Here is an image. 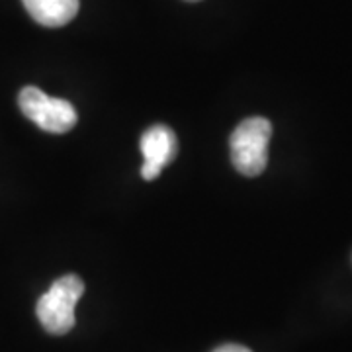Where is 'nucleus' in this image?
Wrapping results in <instances>:
<instances>
[{
  "instance_id": "4",
  "label": "nucleus",
  "mask_w": 352,
  "mask_h": 352,
  "mask_svg": "<svg viewBox=\"0 0 352 352\" xmlns=\"http://www.w3.org/2000/svg\"><path fill=\"white\" fill-rule=\"evenodd\" d=\"M139 147L143 153L145 163L141 166V176L143 180H155L161 175L166 164L170 163L178 153V141H176L175 131L166 126L149 127L139 141Z\"/></svg>"
},
{
  "instance_id": "7",
  "label": "nucleus",
  "mask_w": 352,
  "mask_h": 352,
  "mask_svg": "<svg viewBox=\"0 0 352 352\" xmlns=\"http://www.w3.org/2000/svg\"><path fill=\"white\" fill-rule=\"evenodd\" d=\"M188 2H198V0H188Z\"/></svg>"
},
{
  "instance_id": "6",
  "label": "nucleus",
  "mask_w": 352,
  "mask_h": 352,
  "mask_svg": "<svg viewBox=\"0 0 352 352\" xmlns=\"http://www.w3.org/2000/svg\"><path fill=\"white\" fill-rule=\"evenodd\" d=\"M214 352H252L251 349L243 346V344H221Z\"/></svg>"
},
{
  "instance_id": "3",
  "label": "nucleus",
  "mask_w": 352,
  "mask_h": 352,
  "mask_svg": "<svg viewBox=\"0 0 352 352\" xmlns=\"http://www.w3.org/2000/svg\"><path fill=\"white\" fill-rule=\"evenodd\" d=\"M18 106L24 116L47 133H67L76 126L73 104L47 96L38 87H24L18 94Z\"/></svg>"
},
{
  "instance_id": "1",
  "label": "nucleus",
  "mask_w": 352,
  "mask_h": 352,
  "mask_svg": "<svg viewBox=\"0 0 352 352\" xmlns=\"http://www.w3.org/2000/svg\"><path fill=\"white\" fill-rule=\"evenodd\" d=\"M272 138V124L263 118L254 116L243 120L233 129L229 139L231 163L235 170L243 176L263 175L268 164V143Z\"/></svg>"
},
{
  "instance_id": "2",
  "label": "nucleus",
  "mask_w": 352,
  "mask_h": 352,
  "mask_svg": "<svg viewBox=\"0 0 352 352\" xmlns=\"http://www.w3.org/2000/svg\"><path fill=\"white\" fill-rule=\"evenodd\" d=\"M85 294V282L76 274H65L51 284L36 305L41 327L51 335H67L76 323L75 307Z\"/></svg>"
},
{
  "instance_id": "5",
  "label": "nucleus",
  "mask_w": 352,
  "mask_h": 352,
  "mask_svg": "<svg viewBox=\"0 0 352 352\" xmlns=\"http://www.w3.org/2000/svg\"><path fill=\"white\" fill-rule=\"evenodd\" d=\"M28 14L45 28H61L75 20L78 0H22Z\"/></svg>"
}]
</instances>
